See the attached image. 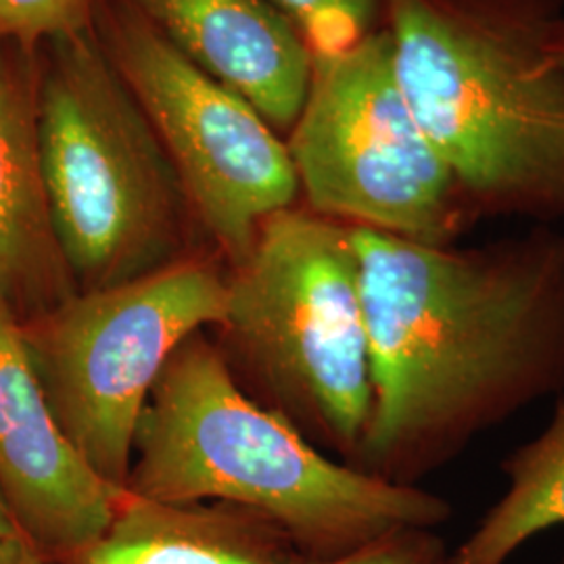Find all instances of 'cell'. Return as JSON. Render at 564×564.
I'll list each match as a JSON object with an SVG mask.
<instances>
[{
  "mask_svg": "<svg viewBox=\"0 0 564 564\" xmlns=\"http://www.w3.org/2000/svg\"><path fill=\"white\" fill-rule=\"evenodd\" d=\"M372 405L351 466L421 487L564 393V226L477 247L351 226Z\"/></svg>",
  "mask_w": 564,
  "mask_h": 564,
  "instance_id": "6da1fadb",
  "label": "cell"
},
{
  "mask_svg": "<svg viewBox=\"0 0 564 564\" xmlns=\"http://www.w3.org/2000/svg\"><path fill=\"white\" fill-rule=\"evenodd\" d=\"M126 491L226 502L276 524L305 561H330L400 529H437L452 505L318 449L251 398L205 330L182 343L142 410Z\"/></svg>",
  "mask_w": 564,
  "mask_h": 564,
  "instance_id": "7a4b0ae2",
  "label": "cell"
},
{
  "mask_svg": "<svg viewBox=\"0 0 564 564\" xmlns=\"http://www.w3.org/2000/svg\"><path fill=\"white\" fill-rule=\"evenodd\" d=\"M403 99L475 223L564 226V0H384Z\"/></svg>",
  "mask_w": 564,
  "mask_h": 564,
  "instance_id": "3957f363",
  "label": "cell"
},
{
  "mask_svg": "<svg viewBox=\"0 0 564 564\" xmlns=\"http://www.w3.org/2000/svg\"><path fill=\"white\" fill-rule=\"evenodd\" d=\"M39 61L44 191L76 293L137 281L216 249L93 30L44 42Z\"/></svg>",
  "mask_w": 564,
  "mask_h": 564,
  "instance_id": "277c9868",
  "label": "cell"
},
{
  "mask_svg": "<svg viewBox=\"0 0 564 564\" xmlns=\"http://www.w3.org/2000/svg\"><path fill=\"white\" fill-rule=\"evenodd\" d=\"M218 349L328 456L351 464L370 419L372 383L360 263L351 226L297 203L262 224L228 268Z\"/></svg>",
  "mask_w": 564,
  "mask_h": 564,
  "instance_id": "5b68a950",
  "label": "cell"
},
{
  "mask_svg": "<svg viewBox=\"0 0 564 564\" xmlns=\"http://www.w3.org/2000/svg\"><path fill=\"white\" fill-rule=\"evenodd\" d=\"M228 263L207 249L160 272L74 293L23 324L44 395L90 468L126 489L142 410L182 343L220 323Z\"/></svg>",
  "mask_w": 564,
  "mask_h": 564,
  "instance_id": "8992f818",
  "label": "cell"
},
{
  "mask_svg": "<svg viewBox=\"0 0 564 564\" xmlns=\"http://www.w3.org/2000/svg\"><path fill=\"white\" fill-rule=\"evenodd\" d=\"M284 142L303 205L324 218L435 247L456 245L477 224L403 99L387 28L312 57L302 113Z\"/></svg>",
  "mask_w": 564,
  "mask_h": 564,
  "instance_id": "52a82bcc",
  "label": "cell"
},
{
  "mask_svg": "<svg viewBox=\"0 0 564 564\" xmlns=\"http://www.w3.org/2000/svg\"><path fill=\"white\" fill-rule=\"evenodd\" d=\"M90 30L176 165L209 241L228 268L245 262L262 224L302 203L286 142L128 0H93Z\"/></svg>",
  "mask_w": 564,
  "mask_h": 564,
  "instance_id": "ba28073f",
  "label": "cell"
},
{
  "mask_svg": "<svg viewBox=\"0 0 564 564\" xmlns=\"http://www.w3.org/2000/svg\"><path fill=\"white\" fill-rule=\"evenodd\" d=\"M123 491L63 433L21 324L0 303V496L21 535L48 561L69 564L105 533Z\"/></svg>",
  "mask_w": 564,
  "mask_h": 564,
  "instance_id": "9c48e42d",
  "label": "cell"
},
{
  "mask_svg": "<svg viewBox=\"0 0 564 564\" xmlns=\"http://www.w3.org/2000/svg\"><path fill=\"white\" fill-rule=\"evenodd\" d=\"M39 84V51L0 44V303L21 326L76 293L44 191Z\"/></svg>",
  "mask_w": 564,
  "mask_h": 564,
  "instance_id": "30bf717a",
  "label": "cell"
},
{
  "mask_svg": "<svg viewBox=\"0 0 564 564\" xmlns=\"http://www.w3.org/2000/svg\"><path fill=\"white\" fill-rule=\"evenodd\" d=\"M186 59L237 93L279 137L302 113L312 53L265 0H128Z\"/></svg>",
  "mask_w": 564,
  "mask_h": 564,
  "instance_id": "8fae6325",
  "label": "cell"
},
{
  "mask_svg": "<svg viewBox=\"0 0 564 564\" xmlns=\"http://www.w3.org/2000/svg\"><path fill=\"white\" fill-rule=\"evenodd\" d=\"M262 514L226 502H160L123 491L95 544L69 564H305Z\"/></svg>",
  "mask_w": 564,
  "mask_h": 564,
  "instance_id": "7c38bea8",
  "label": "cell"
},
{
  "mask_svg": "<svg viewBox=\"0 0 564 564\" xmlns=\"http://www.w3.org/2000/svg\"><path fill=\"white\" fill-rule=\"evenodd\" d=\"M505 494L456 550L454 564H506L535 535L564 527V393L550 423L502 464Z\"/></svg>",
  "mask_w": 564,
  "mask_h": 564,
  "instance_id": "4fadbf2b",
  "label": "cell"
},
{
  "mask_svg": "<svg viewBox=\"0 0 564 564\" xmlns=\"http://www.w3.org/2000/svg\"><path fill=\"white\" fill-rule=\"evenodd\" d=\"M300 32L312 57L337 55L384 28V0H265Z\"/></svg>",
  "mask_w": 564,
  "mask_h": 564,
  "instance_id": "5bb4252c",
  "label": "cell"
},
{
  "mask_svg": "<svg viewBox=\"0 0 564 564\" xmlns=\"http://www.w3.org/2000/svg\"><path fill=\"white\" fill-rule=\"evenodd\" d=\"M93 0H0V44L36 53L44 42L90 28Z\"/></svg>",
  "mask_w": 564,
  "mask_h": 564,
  "instance_id": "9a60e30c",
  "label": "cell"
},
{
  "mask_svg": "<svg viewBox=\"0 0 564 564\" xmlns=\"http://www.w3.org/2000/svg\"><path fill=\"white\" fill-rule=\"evenodd\" d=\"M305 564H454L437 529H400L345 556Z\"/></svg>",
  "mask_w": 564,
  "mask_h": 564,
  "instance_id": "2e32d148",
  "label": "cell"
},
{
  "mask_svg": "<svg viewBox=\"0 0 564 564\" xmlns=\"http://www.w3.org/2000/svg\"><path fill=\"white\" fill-rule=\"evenodd\" d=\"M0 564H57L42 556L41 552L25 538L0 540Z\"/></svg>",
  "mask_w": 564,
  "mask_h": 564,
  "instance_id": "e0dca14e",
  "label": "cell"
},
{
  "mask_svg": "<svg viewBox=\"0 0 564 564\" xmlns=\"http://www.w3.org/2000/svg\"><path fill=\"white\" fill-rule=\"evenodd\" d=\"M18 535H21L20 529H18V524L13 521L9 508H7L2 496H0V540H4V538H18ZM21 538H23V535H21Z\"/></svg>",
  "mask_w": 564,
  "mask_h": 564,
  "instance_id": "ac0fdd59",
  "label": "cell"
},
{
  "mask_svg": "<svg viewBox=\"0 0 564 564\" xmlns=\"http://www.w3.org/2000/svg\"><path fill=\"white\" fill-rule=\"evenodd\" d=\"M561 564H564V561H563V563H561Z\"/></svg>",
  "mask_w": 564,
  "mask_h": 564,
  "instance_id": "d6986e66",
  "label": "cell"
}]
</instances>
